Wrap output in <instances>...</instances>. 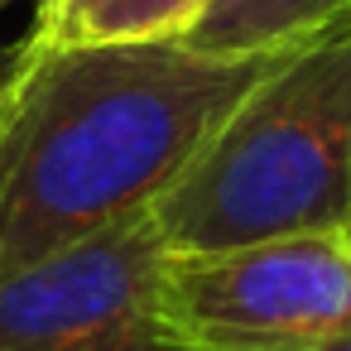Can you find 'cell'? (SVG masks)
Wrapping results in <instances>:
<instances>
[{
  "label": "cell",
  "mask_w": 351,
  "mask_h": 351,
  "mask_svg": "<svg viewBox=\"0 0 351 351\" xmlns=\"http://www.w3.org/2000/svg\"><path fill=\"white\" fill-rule=\"evenodd\" d=\"M293 49L25 39L0 73V274L101 236L178 183L236 101Z\"/></svg>",
  "instance_id": "6da1fadb"
},
{
  "label": "cell",
  "mask_w": 351,
  "mask_h": 351,
  "mask_svg": "<svg viewBox=\"0 0 351 351\" xmlns=\"http://www.w3.org/2000/svg\"><path fill=\"white\" fill-rule=\"evenodd\" d=\"M169 255L351 221V15L284 53L154 202Z\"/></svg>",
  "instance_id": "7a4b0ae2"
},
{
  "label": "cell",
  "mask_w": 351,
  "mask_h": 351,
  "mask_svg": "<svg viewBox=\"0 0 351 351\" xmlns=\"http://www.w3.org/2000/svg\"><path fill=\"white\" fill-rule=\"evenodd\" d=\"M164 327L178 351H265L351 332L346 231L274 236L164 260Z\"/></svg>",
  "instance_id": "3957f363"
},
{
  "label": "cell",
  "mask_w": 351,
  "mask_h": 351,
  "mask_svg": "<svg viewBox=\"0 0 351 351\" xmlns=\"http://www.w3.org/2000/svg\"><path fill=\"white\" fill-rule=\"evenodd\" d=\"M164 260L145 212L0 274V351H178L159 308Z\"/></svg>",
  "instance_id": "277c9868"
},
{
  "label": "cell",
  "mask_w": 351,
  "mask_h": 351,
  "mask_svg": "<svg viewBox=\"0 0 351 351\" xmlns=\"http://www.w3.org/2000/svg\"><path fill=\"white\" fill-rule=\"evenodd\" d=\"M351 15V0H207L183 44L207 53L298 49Z\"/></svg>",
  "instance_id": "5b68a950"
},
{
  "label": "cell",
  "mask_w": 351,
  "mask_h": 351,
  "mask_svg": "<svg viewBox=\"0 0 351 351\" xmlns=\"http://www.w3.org/2000/svg\"><path fill=\"white\" fill-rule=\"evenodd\" d=\"M207 0H68L53 25L29 29L44 44H149L183 39Z\"/></svg>",
  "instance_id": "8992f818"
},
{
  "label": "cell",
  "mask_w": 351,
  "mask_h": 351,
  "mask_svg": "<svg viewBox=\"0 0 351 351\" xmlns=\"http://www.w3.org/2000/svg\"><path fill=\"white\" fill-rule=\"evenodd\" d=\"M265 351H351V332H346V337H317V341H289V346H265Z\"/></svg>",
  "instance_id": "52a82bcc"
},
{
  "label": "cell",
  "mask_w": 351,
  "mask_h": 351,
  "mask_svg": "<svg viewBox=\"0 0 351 351\" xmlns=\"http://www.w3.org/2000/svg\"><path fill=\"white\" fill-rule=\"evenodd\" d=\"M63 5H68V0H58V5H53V10H49V15H39V20H34V29H44V25H53V20H58V10H63Z\"/></svg>",
  "instance_id": "ba28073f"
},
{
  "label": "cell",
  "mask_w": 351,
  "mask_h": 351,
  "mask_svg": "<svg viewBox=\"0 0 351 351\" xmlns=\"http://www.w3.org/2000/svg\"><path fill=\"white\" fill-rule=\"evenodd\" d=\"M53 5H58V0H39V15H49ZM39 15H34V20H39Z\"/></svg>",
  "instance_id": "9c48e42d"
},
{
  "label": "cell",
  "mask_w": 351,
  "mask_h": 351,
  "mask_svg": "<svg viewBox=\"0 0 351 351\" xmlns=\"http://www.w3.org/2000/svg\"><path fill=\"white\" fill-rule=\"evenodd\" d=\"M346 245H351V221H346Z\"/></svg>",
  "instance_id": "30bf717a"
},
{
  "label": "cell",
  "mask_w": 351,
  "mask_h": 351,
  "mask_svg": "<svg viewBox=\"0 0 351 351\" xmlns=\"http://www.w3.org/2000/svg\"><path fill=\"white\" fill-rule=\"evenodd\" d=\"M5 5H10V0H0V10H5Z\"/></svg>",
  "instance_id": "8fae6325"
},
{
  "label": "cell",
  "mask_w": 351,
  "mask_h": 351,
  "mask_svg": "<svg viewBox=\"0 0 351 351\" xmlns=\"http://www.w3.org/2000/svg\"><path fill=\"white\" fill-rule=\"evenodd\" d=\"M0 73H5V58H0Z\"/></svg>",
  "instance_id": "7c38bea8"
}]
</instances>
